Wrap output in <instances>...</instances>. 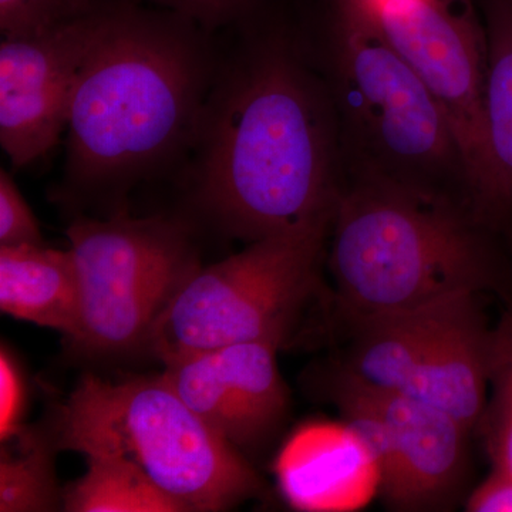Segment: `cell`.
<instances>
[{"mask_svg":"<svg viewBox=\"0 0 512 512\" xmlns=\"http://www.w3.org/2000/svg\"><path fill=\"white\" fill-rule=\"evenodd\" d=\"M328 83L340 175L446 195L474 211L466 161L446 113L355 0H332Z\"/></svg>","mask_w":512,"mask_h":512,"instance_id":"cell-4","label":"cell"},{"mask_svg":"<svg viewBox=\"0 0 512 512\" xmlns=\"http://www.w3.org/2000/svg\"><path fill=\"white\" fill-rule=\"evenodd\" d=\"M281 340L237 343L164 363L161 376L215 433L242 454L274 436L288 410L276 365Z\"/></svg>","mask_w":512,"mask_h":512,"instance_id":"cell-10","label":"cell"},{"mask_svg":"<svg viewBox=\"0 0 512 512\" xmlns=\"http://www.w3.org/2000/svg\"><path fill=\"white\" fill-rule=\"evenodd\" d=\"M0 309L70 340L80 328V284L70 249L0 247Z\"/></svg>","mask_w":512,"mask_h":512,"instance_id":"cell-13","label":"cell"},{"mask_svg":"<svg viewBox=\"0 0 512 512\" xmlns=\"http://www.w3.org/2000/svg\"><path fill=\"white\" fill-rule=\"evenodd\" d=\"M93 10L0 43V144L13 167L35 163L62 140L74 87L92 39Z\"/></svg>","mask_w":512,"mask_h":512,"instance_id":"cell-9","label":"cell"},{"mask_svg":"<svg viewBox=\"0 0 512 512\" xmlns=\"http://www.w3.org/2000/svg\"><path fill=\"white\" fill-rule=\"evenodd\" d=\"M476 293L447 302L419 369L404 394L436 407L468 431L480 426L488 400L491 329Z\"/></svg>","mask_w":512,"mask_h":512,"instance_id":"cell-12","label":"cell"},{"mask_svg":"<svg viewBox=\"0 0 512 512\" xmlns=\"http://www.w3.org/2000/svg\"><path fill=\"white\" fill-rule=\"evenodd\" d=\"M483 427L493 470L512 477V305L491 329Z\"/></svg>","mask_w":512,"mask_h":512,"instance_id":"cell-18","label":"cell"},{"mask_svg":"<svg viewBox=\"0 0 512 512\" xmlns=\"http://www.w3.org/2000/svg\"><path fill=\"white\" fill-rule=\"evenodd\" d=\"M86 473L64 490V510L72 512L187 511L133 464L116 457L87 456Z\"/></svg>","mask_w":512,"mask_h":512,"instance_id":"cell-16","label":"cell"},{"mask_svg":"<svg viewBox=\"0 0 512 512\" xmlns=\"http://www.w3.org/2000/svg\"><path fill=\"white\" fill-rule=\"evenodd\" d=\"M212 32L137 0H100L74 87L64 185L119 195L190 156L218 66Z\"/></svg>","mask_w":512,"mask_h":512,"instance_id":"cell-2","label":"cell"},{"mask_svg":"<svg viewBox=\"0 0 512 512\" xmlns=\"http://www.w3.org/2000/svg\"><path fill=\"white\" fill-rule=\"evenodd\" d=\"M244 37L218 59L188 157L198 207L254 242L332 221L342 175L328 83L286 30Z\"/></svg>","mask_w":512,"mask_h":512,"instance_id":"cell-1","label":"cell"},{"mask_svg":"<svg viewBox=\"0 0 512 512\" xmlns=\"http://www.w3.org/2000/svg\"><path fill=\"white\" fill-rule=\"evenodd\" d=\"M15 448H3L0 461V511H49L57 494L50 448L46 441L22 429L10 437Z\"/></svg>","mask_w":512,"mask_h":512,"instance_id":"cell-17","label":"cell"},{"mask_svg":"<svg viewBox=\"0 0 512 512\" xmlns=\"http://www.w3.org/2000/svg\"><path fill=\"white\" fill-rule=\"evenodd\" d=\"M467 510L474 512H512V477L491 471L467 501Z\"/></svg>","mask_w":512,"mask_h":512,"instance_id":"cell-23","label":"cell"},{"mask_svg":"<svg viewBox=\"0 0 512 512\" xmlns=\"http://www.w3.org/2000/svg\"><path fill=\"white\" fill-rule=\"evenodd\" d=\"M23 383L15 360L8 350L0 353V439L9 440L22 426Z\"/></svg>","mask_w":512,"mask_h":512,"instance_id":"cell-22","label":"cell"},{"mask_svg":"<svg viewBox=\"0 0 512 512\" xmlns=\"http://www.w3.org/2000/svg\"><path fill=\"white\" fill-rule=\"evenodd\" d=\"M416 70L446 113L466 161L474 208L498 232L512 205L485 126L487 37L470 0H355Z\"/></svg>","mask_w":512,"mask_h":512,"instance_id":"cell-8","label":"cell"},{"mask_svg":"<svg viewBox=\"0 0 512 512\" xmlns=\"http://www.w3.org/2000/svg\"><path fill=\"white\" fill-rule=\"evenodd\" d=\"M170 10L198 23L208 32L238 26L261 8V0H137Z\"/></svg>","mask_w":512,"mask_h":512,"instance_id":"cell-20","label":"cell"},{"mask_svg":"<svg viewBox=\"0 0 512 512\" xmlns=\"http://www.w3.org/2000/svg\"><path fill=\"white\" fill-rule=\"evenodd\" d=\"M487 37L485 126L495 167L512 205V0H483Z\"/></svg>","mask_w":512,"mask_h":512,"instance_id":"cell-15","label":"cell"},{"mask_svg":"<svg viewBox=\"0 0 512 512\" xmlns=\"http://www.w3.org/2000/svg\"><path fill=\"white\" fill-rule=\"evenodd\" d=\"M330 231V269L353 323L458 293L510 291L500 232L446 195L346 181Z\"/></svg>","mask_w":512,"mask_h":512,"instance_id":"cell-3","label":"cell"},{"mask_svg":"<svg viewBox=\"0 0 512 512\" xmlns=\"http://www.w3.org/2000/svg\"><path fill=\"white\" fill-rule=\"evenodd\" d=\"M363 386L393 431L397 480L387 504L403 511L430 510L446 504L466 476L471 431L409 394Z\"/></svg>","mask_w":512,"mask_h":512,"instance_id":"cell-11","label":"cell"},{"mask_svg":"<svg viewBox=\"0 0 512 512\" xmlns=\"http://www.w3.org/2000/svg\"><path fill=\"white\" fill-rule=\"evenodd\" d=\"M100 0H0L2 37L39 35L96 8Z\"/></svg>","mask_w":512,"mask_h":512,"instance_id":"cell-19","label":"cell"},{"mask_svg":"<svg viewBox=\"0 0 512 512\" xmlns=\"http://www.w3.org/2000/svg\"><path fill=\"white\" fill-rule=\"evenodd\" d=\"M43 244L39 222L18 185L5 170L0 171V247Z\"/></svg>","mask_w":512,"mask_h":512,"instance_id":"cell-21","label":"cell"},{"mask_svg":"<svg viewBox=\"0 0 512 512\" xmlns=\"http://www.w3.org/2000/svg\"><path fill=\"white\" fill-rule=\"evenodd\" d=\"M56 450L136 466L187 511H222L258 493L244 454L205 423L163 376L86 375L57 414Z\"/></svg>","mask_w":512,"mask_h":512,"instance_id":"cell-5","label":"cell"},{"mask_svg":"<svg viewBox=\"0 0 512 512\" xmlns=\"http://www.w3.org/2000/svg\"><path fill=\"white\" fill-rule=\"evenodd\" d=\"M330 222L258 239L198 266L158 318L147 349L168 363L237 343L282 342L315 285Z\"/></svg>","mask_w":512,"mask_h":512,"instance_id":"cell-6","label":"cell"},{"mask_svg":"<svg viewBox=\"0 0 512 512\" xmlns=\"http://www.w3.org/2000/svg\"><path fill=\"white\" fill-rule=\"evenodd\" d=\"M67 238L82 306L73 345L94 355L147 348L158 318L198 268L187 227L163 217H82Z\"/></svg>","mask_w":512,"mask_h":512,"instance_id":"cell-7","label":"cell"},{"mask_svg":"<svg viewBox=\"0 0 512 512\" xmlns=\"http://www.w3.org/2000/svg\"><path fill=\"white\" fill-rule=\"evenodd\" d=\"M454 296L355 323V345L343 372L372 389L403 392L416 375L444 308Z\"/></svg>","mask_w":512,"mask_h":512,"instance_id":"cell-14","label":"cell"}]
</instances>
